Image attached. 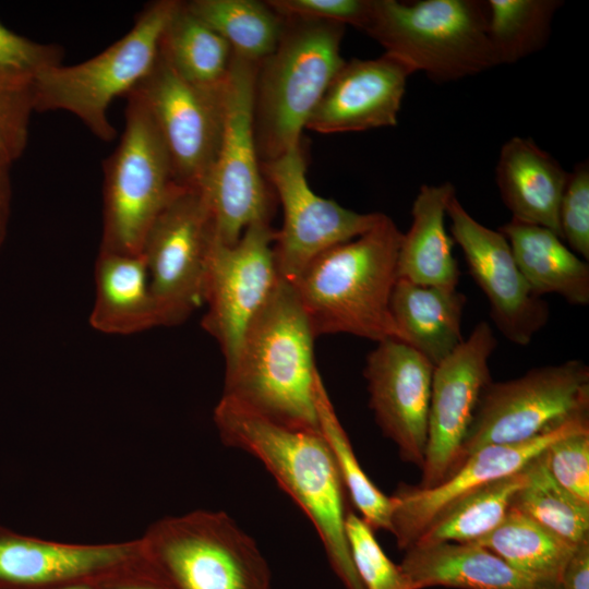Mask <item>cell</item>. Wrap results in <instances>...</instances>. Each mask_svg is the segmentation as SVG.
<instances>
[{"instance_id": "41", "label": "cell", "mask_w": 589, "mask_h": 589, "mask_svg": "<svg viewBox=\"0 0 589 589\" xmlns=\"http://www.w3.org/2000/svg\"><path fill=\"white\" fill-rule=\"evenodd\" d=\"M12 188L9 169H0V248L7 235L10 216Z\"/></svg>"}, {"instance_id": "32", "label": "cell", "mask_w": 589, "mask_h": 589, "mask_svg": "<svg viewBox=\"0 0 589 589\" xmlns=\"http://www.w3.org/2000/svg\"><path fill=\"white\" fill-rule=\"evenodd\" d=\"M315 407L320 432L330 449L351 503L373 531L383 529L390 532L392 498L381 492L361 468L328 398L321 374L315 383Z\"/></svg>"}, {"instance_id": "19", "label": "cell", "mask_w": 589, "mask_h": 589, "mask_svg": "<svg viewBox=\"0 0 589 589\" xmlns=\"http://www.w3.org/2000/svg\"><path fill=\"white\" fill-rule=\"evenodd\" d=\"M365 359L370 408L400 458L421 469L428 441V417L434 365L397 339L376 342Z\"/></svg>"}, {"instance_id": "6", "label": "cell", "mask_w": 589, "mask_h": 589, "mask_svg": "<svg viewBox=\"0 0 589 589\" xmlns=\"http://www.w3.org/2000/svg\"><path fill=\"white\" fill-rule=\"evenodd\" d=\"M179 2L146 4L131 29L99 55L38 73L31 85L35 111H68L98 139L112 141L116 130L108 119V108L116 97L131 93L153 69L160 37Z\"/></svg>"}, {"instance_id": "43", "label": "cell", "mask_w": 589, "mask_h": 589, "mask_svg": "<svg viewBox=\"0 0 589 589\" xmlns=\"http://www.w3.org/2000/svg\"><path fill=\"white\" fill-rule=\"evenodd\" d=\"M62 589H96L88 586H76V587H69V588H62Z\"/></svg>"}, {"instance_id": "21", "label": "cell", "mask_w": 589, "mask_h": 589, "mask_svg": "<svg viewBox=\"0 0 589 589\" xmlns=\"http://www.w3.org/2000/svg\"><path fill=\"white\" fill-rule=\"evenodd\" d=\"M567 177L562 165L529 137L513 136L500 151L495 180L512 218L561 238L558 209Z\"/></svg>"}, {"instance_id": "35", "label": "cell", "mask_w": 589, "mask_h": 589, "mask_svg": "<svg viewBox=\"0 0 589 589\" xmlns=\"http://www.w3.org/2000/svg\"><path fill=\"white\" fill-rule=\"evenodd\" d=\"M63 49L21 36L0 21V81L32 84L45 69L61 64Z\"/></svg>"}, {"instance_id": "34", "label": "cell", "mask_w": 589, "mask_h": 589, "mask_svg": "<svg viewBox=\"0 0 589 589\" xmlns=\"http://www.w3.org/2000/svg\"><path fill=\"white\" fill-rule=\"evenodd\" d=\"M346 534L356 572L364 589H413L411 582L380 546L374 531L351 509Z\"/></svg>"}, {"instance_id": "25", "label": "cell", "mask_w": 589, "mask_h": 589, "mask_svg": "<svg viewBox=\"0 0 589 589\" xmlns=\"http://www.w3.org/2000/svg\"><path fill=\"white\" fill-rule=\"evenodd\" d=\"M498 230L536 297L557 294L573 305L589 303V265L557 233L513 218Z\"/></svg>"}, {"instance_id": "14", "label": "cell", "mask_w": 589, "mask_h": 589, "mask_svg": "<svg viewBox=\"0 0 589 589\" xmlns=\"http://www.w3.org/2000/svg\"><path fill=\"white\" fill-rule=\"evenodd\" d=\"M261 168L283 207L273 249L279 278L289 284L320 254L363 235L382 215L357 213L315 194L306 180L302 144Z\"/></svg>"}, {"instance_id": "3", "label": "cell", "mask_w": 589, "mask_h": 589, "mask_svg": "<svg viewBox=\"0 0 589 589\" xmlns=\"http://www.w3.org/2000/svg\"><path fill=\"white\" fill-rule=\"evenodd\" d=\"M402 232L387 215L314 259L291 284L315 336L404 341L390 311Z\"/></svg>"}, {"instance_id": "18", "label": "cell", "mask_w": 589, "mask_h": 589, "mask_svg": "<svg viewBox=\"0 0 589 589\" xmlns=\"http://www.w3.org/2000/svg\"><path fill=\"white\" fill-rule=\"evenodd\" d=\"M584 431H589V416L572 419L526 442L481 447L467 457L446 480L433 488L402 484L390 496V532L398 548L407 550L434 518L462 496L522 470L554 442Z\"/></svg>"}, {"instance_id": "17", "label": "cell", "mask_w": 589, "mask_h": 589, "mask_svg": "<svg viewBox=\"0 0 589 589\" xmlns=\"http://www.w3.org/2000/svg\"><path fill=\"white\" fill-rule=\"evenodd\" d=\"M450 233L468 271L484 293L500 333L518 346L529 345L549 322V304L530 290L505 236L474 219L456 195L447 205Z\"/></svg>"}, {"instance_id": "8", "label": "cell", "mask_w": 589, "mask_h": 589, "mask_svg": "<svg viewBox=\"0 0 589 589\" xmlns=\"http://www.w3.org/2000/svg\"><path fill=\"white\" fill-rule=\"evenodd\" d=\"M118 146L104 163L99 250L139 254L153 221L180 187L142 101L129 94Z\"/></svg>"}, {"instance_id": "24", "label": "cell", "mask_w": 589, "mask_h": 589, "mask_svg": "<svg viewBox=\"0 0 589 589\" xmlns=\"http://www.w3.org/2000/svg\"><path fill=\"white\" fill-rule=\"evenodd\" d=\"M96 297L89 316L93 328L110 335H131L161 326L145 260L99 250L95 265Z\"/></svg>"}, {"instance_id": "4", "label": "cell", "mask_w": 589, "mask_h": 589, "mask_svg": "<svg viewBox=\"0 0 589 589\" xmlns=\"http://www.w3.org/2000/svg\"><path fill=\"white\" fill-rule=\"evenodd\" d=\"M344 34L342 24L284 16L279 41L260 62L255 80L254 132L261 163L302 144L311 113L345 62Z\"/></svg>"}, {"instance_id": "28", "label": "cell", "mask_w": 589, "mask_h": 589, "mask_svg": "<svg viewBox=\"0 0 589 589\" xmlns=\"http://www.w3.org/2000/svg\"><path fill=\"white\" fill-rule=\"evenodd\" d=\"M159 55L184 81L202 87L224 85L231 46L180 1L159 41Z\"/></svg>"}, {"instance_id": "36", "label": "cell", "mask_w": 589, "mask_h": 589, "mask_svg": "<svg viewBox=\"0 0 589 589\" xmlns=\"http://www.w3.org/2000/svg\"><path fill=\"white\" fill-rule=\"evenodd\" d=\"M32 84L0 81V169L21 157L34 108Z\"/></svg>"}, {"instance_id": "13", "label": "cell", "mask_w": 589, "mask_h": 589, "mask_svg": "<svg viewBox=\"0 0 589 589\" xmlns=\"http://www.w3.org/2000/svg\"><path fill=\"white\" fill-rule=\"evenodd\" d=\"M224 87L184 81L158 52L153 69L129 93L148 111L182 188L202 190L212 175L224 128Z\"/></svg>"}, {"instance_id": "30", "label": "cell", "mask_w": 589, "mask_h": 589, "mask_svg": "<svg viewBox=\"0 0 589 589\" xmlns=\"http://www.w3.org/2000/svg\"><path fill=\"white\" fill-rule=\"evenodd\" d=\"M184 3L219 34L239 57L260 63L279 41L284 16L267 1L192 0Z\"/></svg>"}, {"instance_id": "38", "label": "cell", "mask_w": 589, "mask_h": 589, "mask_svg": "<svg viewBox=\"0 0 589 589\" xmlns=\"http://www.w3.org/2000/svg\"><path fill=\"white\" fill-rule=\"evenodd\" d=\"M546 464L555 481L589 504V431L560 438L546 449Z\"/></svg>"}, {"instance_id": "20", "label": "cell", "mask_w": 589, "mask_h": 589, "mask_svg": "<svg viewBox=\"0 0 589 589\" xmlns=\"http://www.w3.org/2000/svg\"><path fill=\"white\" fill-rule=\"evenodd\" d=\"M413 73L405 61L387 52L374 59L345 61L305 129L333 134L395 127Z\"/></svg>"}, {"instance_id": "5", "label": "cell", "mask_w": 589, "mask_h": 589, "mask_svg": "<svg viewBox=\"0 0 589 589\" xmlns=\"http://www.w3.org/2000/svg\"><path fill=\"white\" fill-rule=\"evenodd\" d=\"M364 33L385 52L437 83L458 81L498 65L482 1L374 0Z\"/></svg>"}, {"instance_id": "1", "label": "cell", "mask_w": 589, "mask_h": 589, "mask_svg": "<svg viewBox=\"0 0 589 589\" xmlns=\"http://www.w3.org/2000/svg\"><path fill=\"white\" fill-rule=\"evenodd\" d=\"M214 421L223 442L257 457L310 518L346 589H364L346 534L347 493L320 430L279 423L226 396Z\"/></svg>"}, {"instance_id": "27", "label": "cell", "mask_w": 589, "mask_h": 589, "mask_svg": "<svg viewBox=\"0 0 589 589\" xmlns=\"http://www.w3.org/2000/svg\"><path fill=\"white\" fill-rule=\"evenodd\" d=\"M473 543L530 580L556 589H561L562 574L577 546L512 507L494 530Z\"/></svg>"}, {"instance_id": "29", "label": "cell", "mask_w": 589, "mask_h": 589, "mask_svg": "<svg viewBox=\"0 0 589 589\" xmlns=\"http://www.w3.org/2000/svg\"><path fill=\"white\" fill-rule=\"evenodd\" d=\"M526 482L524 468L476 489L434 518L412 545L468 543L481 539L503 521Z\"/></svg>"}, {"instance_id": "7", "label": "cell", "mask_w": 589, "mask_h": 589, "mask_svg": "<svg viewBox=\"0 0 589 589\" xmlns=\"http://www.w3.org/2000/svg\"><path fill=\"white\" fill-rule=\"evenodd\" d=\"M141 539L172 589H269V567L255 541L224 512L164 517Z\"/></svg>"}, {"instance_id": "42", "label": "cell", "mask_w": 589, "mask_h": 589, "mask_svg": "<svg viewBox=\"0 0 589 589\" xmlns=\"http://www.w3.org/2000/svg\"><path fill=\"white\" fill-rule=\"evenodd\" d=\"M99 589H172L163 577L130 578L106 585Z\"/></svg>"}, {"instance_id": "39", "label": "cell", "mask_w": 589, "mask_h": 589, "mask_svg": "<svg viewBox=\"0 0 589 589\" xmlns=\"http://www.w3.org/2000/svg\"><path fill=\"white\" fill-rule=\"evenodd\" d=\"M280 15L351 25L364 32L374 0H267Z\"/></svg>"}, {"instance_id": "2", "label": "cell", "mask_w": 589, "mask_h": 589, "mask_svg": "<svg viewBox=\"0 0 589 589\" xmlns=\"http://www.w3.org/2000/svg\"><path fill=\"white\" fill-rule=\"evenodd\" d=\"M315 338L293 287L279 279L226 365L223 396L279 423L320 430Z\"/></svg>"}, {"instance_id": "12", "label": "cell", "mask_w": 589, "mask_h": 589, "mask_svg": "<svg viewBox=\"0 0 589 589\" xmlns=\"http://www.w3.org/2000/svg\"><path fill=\"white\" fill-rule=\"evenodd\" d=\"M161 577L141 538L68 543L17 533L0 525V589H62Z\"/></svg>"}, {"instance_id": "33", "label": "cell", "mask_w": 589, "mask_h": 589, "mask_svg": "<svg viewBox=\"0 0 589 589\" xmlns=\"http://www.w3.org/2000/svg\"><path fill=\"white\" fill-rule=\"evenodd\" d=\"M489 38L497 64H512L541 50L550 39L558 0H489Z\"/></svg>"}, {"instance_id": "9", "label": "cell", "mask_w": 589, "mask_h": 589, "mask_svg": "<svg viewBox=\"0 0 589 589\" xmlns=\"http://www.w3.org/2000/svg\"><path fill=\"white\" fill-rule=\"evenodd\" d=\"M254 62L233 53L224 87V128L217 158L201 190L216 239L236 243L257 221H271L274 191L261 168L254 132Z\"/></svg>"}, {"instance_id": "11", "label": "cell", "mask_w": 589, "mask_h": 589, "mask_svg": "<svg viewBox=\"0 0 589 589\" xmlns=\"http://www.w3.org/2000/svg\"><path fill=\"white\" fill-rule=\"evenodd\" d=\"M214 240L203 192L178 189L153 221L141 250L161 326L181 324L203 303Z\"/></svg>"}, {"instance_id": "23", "label": "cell", "mask_w": 589, "mask_h": 589, "mask_svg": "<svg viewBox=\"0 0 589 589\" xmlns=\"http://www.w3.org/2000/svg\"><path fill=\"white\" fill-rule=\"evenodd\" d=\"M456 189L450 182L421 185L412 203V221L402 233L397 260L398 278L422 286L457 288L458 263L445 217Z\"/></svg>"}, {"instance_id": "15", "label": "cell", "mask_w": 589, "mask_h": 589, "mask_svg": "<svg viewBox=\"0 0 589 589\" xmlns=\"http://www.w3.org/2000/svg\"><path fill=\"white\" fill-rule=\"evenodd\" d=\"M271 221L250 225L233 244L216 237L212 244L204 285L207 311L203 328L218 342L225 365L237 354L243 335L279 281Z\"/></svg>"}, {"instance_id": "10", "label": "cell", "mask_w": 589, "mask_h": 589, "mask_svg": "<svg viewBox=\"0 0 589 589\" xmlns=\"http://www.w3.org/2000/svg\"><path fill=\"white\" fill-rule=\"evenodd\" d=\"M585 416H589V368L581 360L491 381L480 397L457 468L481 447L526 442Z\"/></svg>"}, {"instance_id": "31", "label": "cell", "mask_w": 589, "mask_h": 589, "mask_svg": "<svg viewBox=\"0 0 589 589\" xmlns=\"http://www.w3.org/2000/svg\"><path fill=\"white\" fill-rule=\"evenodd\" d=\"M525 472L527 482L515 495L512 508L573 544L589 539V504L555 481L545 450L526 465Z\"/></svg>"}, {"instance_id": "40", "label": "cell", "mask_w": 589, "mask_h": 589, "mask_svg": "<svg viewBox=\"0 0 589 589\" xmlns=\"http://www.w3.org/2000/svg\"><path fill=\"white\" fill-rule=\"evenodd\" d=\"M561 589H589V539L577 544L562 574Z\"/></svg>"}, {"instance_id": "22", "label": "cell", "mask_w": 589, "mask_h": 589, "mask_svg": "<svg viewBox=\"0 0 589 589\" xmlns=\"http://www.w3.org/2000/svg\"><path fill=\"white\" fill-rule=\"evenodd\" d=\"M405 551L399 567L413 589H556L530 580L473 542L411 545Z\"/></svg>"}, {"instance_id": "26", "label": "cell", "mask_w": 589, "mask_h": 589, "mask_svg": "<svg viewBox=\"0 0 589 589\" xmlns=\"http://www.w3.org/2000/svg\"><path fill=\"white\" fill-rule=\"evenodd\" d=\"M466 302L457 288L422 286L398 278L390 311L405 342L435 366L465 339L461 323Z\"/></svg>"}, {"instance_id": "16", "label": "cell", "mask_w": 589, "mask_h": 589, "mask_svg": "<svg viewBox=\"0 0 589 589\" xmlns=\"http://www.w3.org/2000/svg\"><path fill=\"white\" fill-rule=\"evenodd\" d=\"M496 346L493 329L482 321L434 366L419 488L440 484L457 468L480 397L492 381L489 361Z\"/></svg>"}, {"instance_id": "37", "label": "cell", "mask_w": 589, "mask_h": 589, "mask_svg": "<svg viewBox=\"0 0 589 589\" xmlns=\"http://www.w3.org/2000/svg\"><path fill=\"white\" fill-rule=\"evenodd\" d=\"M562 239L581 259L589 260V164L568 172L558 209Z\"/></svg>"}]
</instances>
